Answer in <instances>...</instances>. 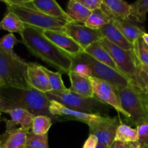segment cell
I'll list each match as a JSON object with an SVG mask.
<instances>
[{"mask_svg":"<svg viewBox=\"0 0 148 148\" xmlns=\"http://www.w3.org/2000/svg\"><path fill=\"white\" fill-rule=\"evenodd\" d=\"M110 22H111V19L101 9H97L92 11V13L84 25L92 29L99 30Z\"/></svg>","mask_w":148,"mask_h":148,"instance_id":"cell-26","label":"cell"},{"mask_svg":"<svg viewBox=\"0 0 148 148\" xmlns=\"http://www.w3.org/2000/svg\"><path fill=\"white\" fill-rule=\"evenodd\" d=\"M68 76L71 82L69 89L72 92L85 98H95L92 83L89 77H81L72 72H69Z\"/></svg>","mask_w":148,"mask_h":148,"instance_id":"cell-19","label":"cell"},{"mask_svg":"<svg viewBox=\"0 0 148 148\" xmlns=\"http://www.w3.org/2000/svg\"><path fill=\"white\" fill-rule=\"evenodd\" d=\"M76 1L91 11H93L97 9H101L102 6V0H76Z\"/></svg>","mask_w":148,"mask_h":148,"instance_id":"cell-36","label":"cell"},{"mask_svg":"<svg viewBox=\"0 0 148 148\" xmlns=\"http://www.w3.org/2000/svg\"><path fill=\"white\" fill-rule=\"evenodd\" d=\"M4 1H5V0H0V1H2V2H4Z\"/></svg>","mask_w":148,"mask_h":148,"instance_id":"cell-46","label":"cell"},{"mask_svg":"<svg viewBox=\"0 0 148 148\" xmlns=\"http://www.w3.org/2000/svg\"><path fill=\"white\" fill-rule=\"evenodd\" d=\"M89 78L92 83L94 97L103 103L112 106L119 114H122L126 120L129 119L130 116L123 109L116 89L105 81L92 77Z\"/></svg>","mask_w":148,"mask_h":148,"instance_id":"cell-9","label":"cell"},{"mask_svg":"<svg viewBox=\"0 0 148 148\" xmlns=\"http://www.w3.org/2000/svg\"><path fill=\"white\" fill-rule=\"evenodd\" d=\"M73 59V64H72L71 72L81 77H92V70L89 65L75 59Z\"/></svg>","mask_w":148,"mask_h":148,"instance_id":"cell-32","label":"cell"},{"mask_svg":"<svg viewBox=\"0 0 148 148\" xmlns=\"http://www.w3.org/2000/svg\"><path fill=\"white\" fill-rule=\"evenodd\" d=\"M64 33L84 50L92 43L99 41L102 38L99 30L92 29L80 23H68L65 26Z\"/></svg>","mask_w":148,"mask_h":148,"instance_id":"cell-10","label":"cell"},{"mask_svg":"<svg viewBox=\"0 0 148 148\" xmlns=\"http://www.w3.org/2000/svg\"><path fill=\"white\" fill-rule=\"evenodd\" d=\"M28 63L15 53H8L0 45V84L1 87L29 90Z\"/></svg>","mask_w":148,"mask_h":148,"instance_id":"cell-3","label":"cell"},{"mask_svg":"<svg viewBox=\"0 0 148 148\" xmlns=\"http://www.w3.org/2000/svg\"><path fill=\"white\" fill-rule=\"evenodd\" d=\"M25 24L12 12L8 11L4 18L0 21V29L7 30L10 33L21 34L25 29Z\"/></svg>","mask_w":148,"mask_h":148,"instance_id":"cell-24","label":"cell"},{"mask_svg":"<svg viewBox=\"0 0 148 148\" xmlns=\"http://www.w3.org/2000/svg\"><path fill=\"white\" fill-rule=\"evenodd\" d=\"M84 52L89 54L90 56L93 57L98 62L105 64L118 70L116 65L111 58V55L106 50L105 48L101 45L100 40L94 42L92 44L90 45L88 47H87L84 50Z\"/></svg>","mask_w":148,"mask_h":148,"instance_id":"cell-22","label":"cell"},{"mask_svg":"<svg viewBox=\"0 0 148 148\" xmlns=\"http://www.w3.org/2000/svg\"><path fill=\"white\" fill-rule=\"evenodd\" d=\"M100 42L111 55L118 70L127 77L130 82L136 85L138 60L133 49L130 51L124 50L110 42L106 38H102Z\"/></svg>","mask_w":148,"mask_h":148,"instance_id":"cell-8","label":"cell"},{"mask_svg":"<svg viewBox=\"0 0 148 148\" xmlns=\"http://www.w3.org/2000/svg\"><path fill=\"white\" fill-rule=\"evenodd\" d=\"M148 12V0H136L131 4V15L139 23H144Z\"/></svg>","mask_w":148,"mask_h":148,"instance_id":"cell-28","label":"cell"},{"mask_svg":"<svg viewBox=\"0 0 148 148\" xmlns=\"http://www.w3.org/2000/svg\"><path fill=\"white\" fill-rule=\"evenodd\" d=\"M46 94L50 100H54L70 109L81 112L100 114L105 108V103L97 98H85L72 92L69 88L64 91L51 90Z\"/></svg>","mask_w":148,"mask_h":148,"instance_id":"cell-6","label":"cell"},{"mask_svg":"<svg viewBox=\"0 0 148 148\" xmlns=\"http://www.w3.org/2000/svg\"><path fill=\"white\" fill-rule=\"evenodd\" d=\"M42 32L52 43L72 58L79 56L84 52V49L65 33L54 30H42Z\"/></svg>","mask_w":148,"mask_h":148,"instance_id":"cell-13","label":"cell"},{"mask_svg":"<svg viewBox=\"0 0 148 148\" xmlns=\"http://www.w3.org/2000/svg\"><path fill=\"white\" fill-rule=\"evenodd\" d=\"M119 124L116 118L105 116L103 120L90 126V134H94L97 137L98 143L111 148L114 143Z\"/></svg>","mask_w":148,"mask_h":148,"instance_id":"cell-12","label":"cell"},{"mask_svg":"<svg viewBox=\"0 0 148 148\" xmlns=\"http://www.w3.org/2000/svg\"><path fill=\"white\" fill-rule=\"evenodd\" d=\"M0 148H1V145H0Z\"/></svg>","mask_w":148,"mask_h":148,"instance_id":"cell-48","label":"cell"},{"mask_svg":"<svg viewBox=\"0 0 148 148\" xmlns=\"http://www.w3.org/2000/svg\"><path fill=\"white\" fill-rule=\"evenodd\" d=\"M4 113L8 114L11 117V120L4 119L7 124V130H12L15 128L16 125H20V127L29 131L36 116L27 110L20 108L7 110Z\"/></svg>","mask_w":148,"mask_h":148,"instance_id":"cell-16","label":"cell"},{"mask_svg":"<svg viewBox=\"0 0 148 148\" xmlns=\"http://www.w3.org/2000/svg\"><path fill=\"white\" fill-rule=\"evenodd\" d=\"M25 148H49L48 143V134H38L29 132L27 135L25 147Z\"/></svg>","mask_w":148,"mask_h":148,"instance_id":"cell-29","label":"cell"},{"mask_svg":"<svg viewBox=\"0 0 148 148\" xmlns=\"http://www.w3.org/2000/svg\"><path fill=\"white\" fill-rule=\"evenodd\" d=\"M98 30L101 33L102 38H106L110 42L119 46L121 49L127 51H130L133 49L132 43H130L123 36L121 31L114 24L112 20L108 24L103 26Z\"/></svg>","mask_w":148,"mask_h":148,"instance_id":"cell-18","label":"cell"},{"mask_svg":"<svg viewBox=\"0 0 148 148\" xmlns=\"http://www.w3.org/2000/svg\"><path fill=\"white\" fill-rule=\"evenodd\" d=\"M148 84V65L138 62L136 85L143 89Z\"/></svg>","mask_w":148,"mask_h":148,"instance_id":"cell-33","label":"cell"},{"mask_svg":"<svg viewBox=\"0 0 148 148\" xmlns=\"http://www.w3.org/2000/svg\"><path fill=\"white\" fill-rule=\"evenodd\" d=\"M28 132V130L22 127L7 130L4 134V136H6V140L1 148H23L25 145Z\"/></svg>","mask_w":148,"mask_h":148,"instance_id":"cell-21","label":"cell"},{"mask_svg":"<svg viewBox=\"0 0 148 148\" xmlns=\"http://www.w3.org/2000/svg\"><path fill=\"white\" fill-rule=\"evenodd\" d=\"M72 59H75L89 65L92 70V77L108 82L114 86L118 92L125 88L130 84V79L121 72L105 64L98 62L85 52Z\"/></svg>","mask_w":148,"mask_h":148,"instance_id":"cell-7","label":"cell"},{"mask_svg":"<svg viewBox=\"0 0 148 148\" xmlns=\"http://www.w3.org/2000/svg\"><path fill=\"white\" fill-rule=\"evenodd\" d=\"M0 105H1V95H0ZM1 111H0V121H1Z\"/></svg>","mask_w":148,"mask_h":148,"instance_id":"cell-44","label":"cell"},{"mask_svg":"<svg viewBox=\"0 0 148 148\" xmlns=\"http://www.w3.org/2000/svg\"><path fill=\"white\" fill-rule=\"evenodd\" d=\"M27 79L30 87L46 93L52 90L47 75L41 67V65L28 63Z\"/></svg>","mask_w":148,"mask_h":148,"instance_id":"cell-14","label":"cell"},{"mask_svg":"<svg viewBox=\"0 0 148 148\" xmlns=\"http://www.w3.org/2000/svg\"><path fill=\"white\" fill-rule=\"evenodd\" d=\"M95 148H110V147H108V146L106 145L102 144V143H98V145H97L96 147H95Z\"/></svg>","mask_w":148,"mask_h":148,"instance_id":"cell-41","label":"cell"},{"mask_svg":"<svg viewBox=\"0 0 148 148\" xmlns=\"http://www.w3.org/2000/svg\"><path fill=\"white\" fill-rule=\"evenodd\" d=\"M111 148H140V143H122V142H114Z\"/></svg>","mask_w":148,"mask_h":148,"instance_id":"cell-37","label":"cell"},{"mask_svg":"<svg viewBox=\"0 0 148 148\" xmlns=\"http://www.w3.org/2000/svg\"><path fill=\"white\" fill-rule=\"evenodd\" d=\"M122 143H136L139 142V134L137 129H134L128 124H124L121 119L117 127L114 142Z\"/></svg>","mask_w":148,"mask_h":148,"instance_id":"cell-25","label":"cell"},{"mask_svg":"<svg viewBox=\"0 0 148 148\" xmlns=\"http://www.w3.org/2000/svg\"><path fill=\"white\" fill-rule=\"evenodd\" d=\"M1 84H0V88H1Z\"/></svg>","mask_w":148,"mask_h":148,"instance_id":"cell-47","label":"cell"},{"mask_svg":"<svg viewBox=\"0 0 148 148\" xmlns=\"http://www.w3.org/2000/svg\"><path fill=\"white\" fill-rule=\"evenodd\" d=\"M0 95L1 112L20 108L27 110L34 116H47L53 121H57L58 119L51 114L49 110L51 100L45 92L33 88L24 90L1 87L0 88Z\"/></svg>","mask_w":148,"mask_h":148,"instance_id":"cell-2","label":"cell"},{"mask_svg":"<svg viewBox=\"0 0 148 148\" xmlns=\"http://www.w3.org/2000/svg\"><path fill=\"white\" fill-rule=\"evenodd\" d=\"M7 11L12 12L26 25L41 30H54L64 33L67 22L54 18L38 10L31 3L7 6Z\"/></svg>","mask_w":148,"mask_h":148,"instance_id":"cell-5","label":"cell"},{"mask_svg":"<svg viewBox=\"0 0 148 148\" xmlns=\"http://www.w3.org/2000/svg\"><path fill=\"white\" fill-rule=\"evenodd\" d=\"M118 94L123 109L130 116L127 123L137 127L148 120V97L142 88L130 82Z\"/></svg>","mask_w":148,"mask_h":148,"instance_id":"cell-4","label":"cell"},{"mask_svg":"<svg viewBox=\"0 0 148 148\" xmlns=\"http://www.w3.org/2000/svg\"><path fill=\"white\" fill-rule=\"evenodd\" d=\"M143 90L144 91V92H145V95L148 97V84H147V85H146L145 87L144 88H143Z\"/></svg>","mask_w":148,"mask_h":148,"instance_id":"cell-42","label":"cell"},{"mask_svg":"<svg viewBox=\"0 0 148 148\" xmlns=\"http://www.w3.org/2000/svg\"><path fill=\"white\" fill-rule=\"evenodd\" d=\"M66 12L73 23L85 24L92 11L76 0H69Z\"/></svg>","mask_w":148,"mask_h":148,"instance_id":"cell-23","label":"cell"},{"mask_svg":"<svg viewBox=\"0 0 148 148\" xmlns=\"http://www.w3.org/2000/svg\"><path fill=\"white\" fill-rule=\"evenodd\" d=\"M139 134V143L148 145V120L140 123L137 126Z\"/></svg>","mask_w":148,"mask_h":148,"instance_id":"cell-35","label":"cell"},{"mask_svg":"<svg viewBox=\"0 0 148 148\" xmlns=\"http://www.w3.org/2000/svg\"><path fill=\"white\" fill-rule=\"evenodd\" d=\"M41 67L44 70V72H46V75H47L51 87L52 88V90L64 91L67 89L64 85L63 79L62 78V72H53V71L47 69V68L43 66H41Z\"/></svg>","mask_w":148,"mask_h":148,"instance_id":"cell-30","label":"cell"},{"mask_svg":"<svg viewBox=\"0 0 148 148\" xmlns=\"http://www.w3.org/2000/svg\"><path fill=\"white\" fill-rule=\"evenodd\" d=\"M53 120L47 116H36L32 123V132L36 134H48L49 129L51 128Z\"/></svg>","mask_w":148,"mask_h":148,"instance_id":"cell-27","label":"cell"},{"mask_svg":"<svg viewBox=\"0 0 148 148\" xmlns=\"http://www.w3.org/2000/svg\"><path fill=\"white\" fill-rule=\"evenodd\" d=\"M23 148H25V147H23Z\"/></svg>","mask_w":148,"mask_h":148,"instance_id":"cell-49","label":"cell"},{"mask_svg":"<svg viewBox=\"0 0 148 148\" xmlns=\"http://www.w3.org/2000/svg\"><path fill=\"white\" fill-rule=\"evenodd\" d=\"M133 51L139 62L148 65V46L140 37L133 43Z\"/></svg>","mask_w":148,"mask_h":148,"instance_id":"cell-31","label":"cell"},{"mask_svg":"<svg viewBox=\"0 0 148 148\" xmlns=\"http://www.w3.org/2000/svg\"><path fill=\"white\" fill-rule=\"evenodd\" d=\"M20 36L21 43L30 53L57 69L59 72L66 75L71 72L73 64L72 56L52 43L43 34L41 30L26 25Z\"/></svg>","mask_w":148,"mask_h":148,"instance_id":"cell-1","label":"cell"},{"mask_svg":"<svg viewBox=\"0 0 148 148\" xmlns=\"http://www.w3.org/2000/svg\"><path fill=\"white\" fill-rule=\"evenodd\" d=\"M18 42L21 41H19L14 36V34L10 33L0 39V45H1V48L8 53H14L13 48H14V45Z\"/></svg>","mask_w":148,"mask_h":148,"instance_id":"cell-34","label":"cell"},{"mask_svg":"<svg viewBox=\"0 0 148 148\" xmlns=\"http://www.w3.org/2000/svg\"><path fill=\"white\" fill-rule=\"evenodd\" d=\"M140 148H148V145H141V144H140Z\"/></svg>","mask_w":148,"mask_h":148,"instance_id":"cell-43","label":"cell"},{"mask_svg":"<svg viewBox=\"0 0 148 148\" xmlns=\"http://www.w3.org/2000/svg\"><path fill=\"white\" fill-rule=\"evenodd\" d=\"M1 136H0V145H1Z\"/></svg>","mask_w":148,"mask_h":148,"instance_id":"cell-45","label":"cell"},{"mask_svg":"<svg viewBox=\"0 0 148 148\" xmlns=\"http://www.w3.org/2000/svg\"><path fill=\"white\" fill-rule=\"evenodd\" d=\"M101 9L111 20L129 19L131 15V4L124 0H102Z\"/></svg>","mask_w":148,"mask_h":148,"instance_id":"cell-15","label":"cell"},{"mask_svg":"<svg viewBox=\"0 0 148 148\" xmlns=\"http://www.w3.org/2000/svg\"><path fill=\"white\" fill-rule=\"evenodd\" d=\"M112 21L123 36L132 44L137 39L142 37L145 33L143 27L134 24L130 18L125 20H114Z\"/></svg>","mask_w":148,"mask_h":148,"instance_id":"cell-20","label":"cell"},{"mask_svg":"<svg viewBox=\"0 0 148 148\" xmlns=\"http://www.w3.org/2000/svg\"><path fill=\"white\" fill-rule=\"evenodd\" d=\"M142 38H143V40H144V42L145 43V44L148 46V33H145L144 34H143V36H142Z\"/></svg>","mask_w":148,"mask_h":148,"instance_id":"cell-40","label":"cell"},{"mask_svg":"<svg viewBox=\"0 0 148 148\" xmlns=\"http://www.w3.org/2000/svg\"><path fill=\"white\" fill-rule=\"evenodd\" d=\"M34 0H5L4 3L7 6L14 5V4H25L31 3Z\"/></svg>","mask_w":148,"mask_h":148,"instance_id":"cell-39","label":"cell"},{"mask_svg":"<svg viewBox=\"0 0 148 148\" xmlns=\"http://www.w3.org/2000/svg\"><path fill=\"white\" fill-rule=\"evenodd\" d=\"M31 4L38 10L47 15L67 23H73L56 0H34Z\"/></svg>","mask_w":148,"mask_h":148,"instance_id":"cell-17","label":"cell"},{"mask_svg":"<svg viewBox=\"0 0 148 148\" xmlns=\"http://www.w3.org/2000/svg\"><path fill=\"white\" fill-rule=\"evenodd\" d=\"M49 110L51 114L56 118L58 119L59 116L66 117L69 119L77 120L85 123L89 127L94 123L98 122L105 118V116H102L100 114H88L70 109L54 100H51Z\"/></svg>","mask_w":148,"mask_h":148,"instance_id":"cell-11","label":"cell"},{"mask_svg":"<svg viewBox=\"0 0 148 148\" xmlns=\"http://www.w3.org/2000/svg\"><path fill=\"white\" fill-rule=\"evenodd\" d=\"M98 143V140L97 137L94 134H90L89 137L87 139L86 141L84 143L82 148H95Z\"/></svg>","mask_w":148,"mask_h":148,"instance_id":"cell-38","label":"cell"}]
</instances>
